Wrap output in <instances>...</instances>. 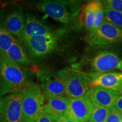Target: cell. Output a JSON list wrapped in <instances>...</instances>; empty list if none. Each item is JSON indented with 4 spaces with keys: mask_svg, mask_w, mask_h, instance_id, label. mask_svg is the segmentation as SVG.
Segmentation results:
<instances>
[{
    "mask_svg": "<svg viewBox=\"0 0 122 122\" xmlns=\"http://www.w3.org/2000/svg\"><path fill=\"white\" fill-rule=\"evenodd\" d=\"M102 5V1H92L88 2L83 9H81L80 21L83 23L85 29L89 32L92 29L97 10Z\"/></svg>",
    "mask_w": 122,
    "mask_h": 122,
    "instance_id": "17",
    "label": "cell"
},
{
    "mask_svg": "<svg viewBox=\"0 0 122 122\" xmlns=\"http://www.w3.org/2000/svg\"><path fill=\"white\" fill-rule=\"evenodd\" d=\"M5 55L21 66H28L32 64L30 56L26 48L23 43L17 39H15Z\"/></svg>",
    "mask_w": 122,
    "mask_h": 122,
    "instance_id": "15",
    "label": "cell"
},
{
    "mask_svg": "<svg viewBox=\"0 0 122 122\" xmlns=\"http://www.w3.org/2000/svg\"><path fill=\"white\" fill-rule=\"evenodd\" d=\"M55 30L52 27L41 20L35 15L28 13L25 14L23 32L20 37L17 39L23 42L28 38L50 34Z\"/></svg>",
    "mask_w": 122,
    "mask_h": 122,
    "instance_id": "12",
    "label": "cell"
},
{
    "mask_svg": "<svg viewBox=\"0 0 122 122\" xmlns=\"http://www.w3.org/2000/svg\"><path fill=\"white\" fill-rule=\"evenodd\" d=\"M106 122H122V115L115 108H111Z\"/></svg>",
    "mask_w": 122,
    "mask_h": 122,
    "instance_id": "23",
    "label": "cell"
},
{
    "mask_svg": "<svg viewBox=\"0 0 122 122\" xmlns=\"http://www.w3.org/2000/svg\"><path fill=\"white\" fill-rule=\"evenodd\" d=\"M120 94H122V91H121V92H120Z\"/></svg>",
    "mask_w": 122,
    "mask_h": 122,
    "instance_id": "29",
    "label": "cell"
},
{
    "mask_svg": "<svg viewBox=\"0 0 122 122\" xmlns=\"http://www.w3.org/2000/svg\"><path fill=\"white\" fill-rule=\"evenodd\" d=\"M86 95L93 106H99L111 109L115 106L120 93L98 86H91Z\"/></svg>",
    "mask_w": 122,
    "mask_h": 122,
    "instance_id": "11",
    "label": "cell"
},
{
    "mask_svg": "<svg viewBox=\"0 0 122 122\" xmlns=\"http://www.w3.org/2000/svg\"><path fill=\"white\" fill-rule=\"evenodd\" d=\"M46 103L43 110L54 122L66 117L69 99L66 97L44 94Z\"/></svg>",
    "mask_w": 122,
    "mask_h": 122,
    "instance_id": "14",
    "label": "cell"
},
{
    "mask_svg": "<svg viewBox=\"0 0 122 122\" xmlns=\"http://www.w3.org/2000/svg\"></svg>",
    "mask_w": 122,
    "mask_h": 122,
    "instance_id": "30",
    "label": "cell"
},
{
    "mask_svg": "<svg viewBox=\"0 0 122 122\" xmlns=\"http://www.w3.org/2000/svg\"><path fill=\"white\" fill-rule=\"evenodd\" d=\"M45 98L41 88L34 83L22 92L23 122H35L43 110Z\"/></svg>",
    "mask_w": 122,
    "mask_h": 122,
    "instance_id": "5",
    "label": "cell"
},
{
    "mask_svg": "<svg viewBox=\"0 0 122 122\" xmlns=\"http://www.w3.org/2000/svg\"><path fill=\"white\" fill-rule=\"evenodd\" d=\"M110 109L99 106H93L88 122H106Z\"/></svg>",
    "mask_w": 122,
    "mask_h": 122,
    "instance_id": "20",
    "label": "cell"
},
{
    "mask_svg": "<svg viewBox=\"0 0 122 122\" xmlns=\"http://www.w3.org/2000/svg\"><path fill=\"white\" fill-rule=\"evenodd\" d=\"M120 62L117 54L110 51H103L94 56L88 65L89 73L111 72L118 69Z\"/></svg>",
    "mask_w": 122,
    "mask_h": 122,
    "instance_id": "9",
    "label": "cell"
},
{
    "mask_svg": "<svg viewBox=\"0 0 122 122\" xmlns=\"http://www.w3.org/2000/svg\"><path fill=\"white\" fill-rule=\"evenodd\" d=\"M85 41L91 46L102 47L122 42V30L104 21L98 28L89 31Z\"/></svg>",
    "mask_w": 122,
    "mask_h": 122,
    "instance_id": "7",
    "label": "cell"
},
{
    "mask_svg": "<svg viewBox=\"0 0 122 122\" xmlns=\"http://www.w3.org/2000/svg\"><path fill=\"white\" fill-rule=\"evenodd\" d=\"M1 106H2V97L0 96V122H1Z\"/></svg>",
    "mask_w": 122,
    "mask_h": 122,
    "instance_id": "28",
    "label": "cell"
},
{
    "mask_svg": "<svg viewBox=\"0 0 122 122\" xmlns=\"http://www.w3.org/2000/svg\"><path fill=\"white\" fill-rule=\"evenodd\" d=\"M15 39L13 35L0 24V53L5 54Z\"/></svg>",
    "mask_w": 122,
    "mask_h": 122,
    "instance_id": "18",
    "label": "cell"
},
{
    "mask_svg": "<svg viewBox=\"0 0 122 122\" xmlns=\"http://www.w3.org/2000/svg\"><path fill=\"white\" fill-rule=\"evenodd\" d=\"M33 82L24 67L0 53V96L22 93Z\"/></svg>",
    "mask_w": 122,
    "mask_h": 122,
    "instance_id": "1",
    "label": "cell"
},
{
    "mask_svg": "<svg viewBox=\"0 0 122 122\" xmlns=\"http://www.w3.org/2000/svg\"><path fill=\"white\" fill-rule=\"evenodd\" d=\"M103 22H104V7H103L102 4L96 12L93 25L92 29L91 30H95L96 29L98 28L102 25Z\"/></svg>",
    "mask_w": 122,
    "mask_h": 122,
    "instance_id": "22",
    "label": "cell"
},
{
    "mask_svg": "<svg viewBox=\"0 0 122 122\" xmlns=\"http://www.w3.org/2000/svg\"><path fill=\"white\" fill-rule=\"evenodd\" d=\"M88 74L91 79L92 86H100L120 93L122 89V72H107Z\"/></svg>",
    "mask_w": 122,
    "mask_h": 122,
    "instance_id": "13",
    "label": "cell"
},
{
    "mask_svg": "<svg viewBox=\"0 0 122 122\" xmlns=\"http://www.w3.org/2000/svg\"><path fill=\"white\" fill-rule=\"evenodd\" d=\"M118 69L120 71H121V72L122 73V60L120 61V63H119V64Z\"/></svg>",
    "mask_w": 122,
    "mask_h": 122,
    "instance_id": "27",
    "label": "cell"
},
{
    "mask_svg": "<svg viewBox=\"0 0 122 122\" xmlns=\"http://www.w3.org/2000/svg\"><path fill=\"white\" fill-rule=\"evenodd\" d=\"M25 14L19 3L6 5L0 13L1 24L14 37H20L25 24Z\"/></svg>",
    "mask_w": 122,
    "mask_h": 122,
    "instance_id": "6",
    "label": "cell"
},
{
    "mask_svg": "<svg viewBox=\"0 0 122 122\" xmlns=\"http://www.w3.org/2000/svg\"><path fill=\"white\" fill-rule=\"evenodd\" d=\"M93 105L87 96L69 99L66 115L80 122H86L89 119Z\"/></svg>",
    "mask_w": 122,
    "mask_h": 122,
    "instance_id": "10",
    "label": "cell"
},
{
    "mask_svg": "<svg viewBox=\"0 0 122 122\" xmlns=\"http://www.w3.org/2000/svg\"><path fill=\"white\" fill-rule=\"evenodd\" d=\"M65 85L66 96L68 99L85 96L92 86L88 73L72 68H65L57 72Z\"/></svg>",
    "mask_w": 122,
    "mask_h": 122,
    "instance_id": "4",
    "label": "cell"
},
{
    "mask_svg": "<svg viewBox=\"0 0 122 122\" xmlns=\"http://www.w3.org/2000/svg\"><path fill=\"white\" fill-rule=\"evenodd\" d=\"M35 122H54V121L42 110L40 115Z\"/></svg>",
    "mask_w": 122,
    "mask_h": 122,
    "instance_id": "24",
    "label": "cell"
},
{
    "mask_svg": "<svg viewBox=\"0 0 122 122\" xmlns=\"http://www.w3.org/2000/svg\"><path fill=\"white\" fill-rule=\"evenodd\" d=\"M22 92L2 97L1 122H23Z\"/></svg>",
    "mask_w": 122,
    "mask_h": 122,
    "instance_id": "8",
    "label": "cell"
},
{
    "mask_svg": "<svg viewBox=\"0 0 122 122\" xmlns=\"http://www.w3.org/2000/svg\"><path fill=\"white\" fill-rule=\"evenodd\" d=\"M114 107L122 115V94L119 97L118 100H117Z\"/></svg>",
    "mask_w": 122,
    "mask_h": 122,
    "instance_id": "25",
    "label": "cell"
},
{
    "mask_svg": "<svg viewBox=\"0 0 122 122\" xmlns=\"http://www.w3.org/2000/svg\"><path fill=\"white\" fill-rule=\"evenodd\" d=\"M68 30L70 28L56 30L50 34L28 38L22 43L26 48L30 57L36 59L44 58L58 49L62 39Z\"/></svg>",
    "mask_w": 122,
    "mask_h": 122,
    "instance_id": "3",
    "label": "cell"
},
{
    "mask_svg": "<svg viewBox=\"0 0 122 122\" xmlns=\"http://www.w3.org/2000/svg\"><path fill=\"white\" fill-rule=\"evenodd\" d=\"M102 2L104 9H111L122 14V0H106Z\"/></svg>",
    "mask_w": 122,
    "mask_h": 122,
    "instance_id": "21",
    "label": "cell"
},
{
    "mask_svg": "<svg viewBox=\"0 0 122 122\" xmlns=\"http://www.w3.org/2000/svg\"><path fill=\"white\" fill-rule=\"evenodd\" d=\"M40 88L44 94L66 97L65 85L57 74L42 77Z\"/></svg>",
    "mask_w": 122,
    "mask_h": 122,
    "instance_id": "16",
    "label": "cell"
},
{
    "mask_svg": "<svg viewBox=\"0 0 122 122\" xmlns=\"http://www.w3.org/2000/svg\"><path fill=\"white\" fill-rule=\"evenodd\" d=\"M54 122H78L77 121V120L73 119L72 118H69V117L66 116V117H63V118L61 119H59L58 120H57V121H56Z\"/></svg>",
    "mask_w": 122,
    "mask_h": 122,
    "instance_id": "26",
    "label": "cell"
},
{
    "mask_svg": "<svg viewBox=\"0 0 122 122\" xmlns=\"http://www.w3.org/2000/svg\"><path fill=\"white\" fill-rule=\"evenodd\" d=\"M104 21L122 30V14L109 9H104Z\"/></svg>",
    "mask_w": 122,
    "mask_h": 122,
    "instance_id": "19",
    "label": "cell"
},
{
    "mask_svg": "<svg viewBox=\"0 0 122 122\" xmlns=\"http://www.w3.org/2000/svg\"><path fill=\"white\" fill-rule=\"evenodd\" d=\"M33 6L54 20L70 25L76 23L81 10V3L77 1L47 0L35 2Z\"/></svg>",
    "mask_w": 122,
    "mask_h": 122,
    "instance_id": "2",
    "label": "cell"
}]
</instances>
